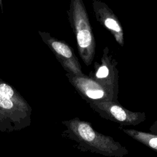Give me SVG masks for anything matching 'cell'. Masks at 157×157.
<instances>
[{
  "label": "cell",
  "mask_w": 157,
  "mask_h": 157,
  "mask_svg": "<svg viewBox=\"0 0 157 157\" xmlns=\"http://www.w3.org/2000/svg\"><path fill=\"white\" fill-rule=\"evenodd\" d=\"M117 64V61L110 53L109 47H105L102 51L101 63L95 62L93 71L88 75L106 88L117 99L119 90Z\"/></svg>",
  "instance_id": "277c9868"
},
{
  "label": "cell",
  "mask_w": 157,
  "mask_h": 157,
  "mask_svg": "<svg viewBox=\"0 0 157 157\" xmlns=\"http://www.w3.org/2000/svg\"><path fill=\"white\" fill-rule=\"evenodd\" d=\"M92 110L105 120H110L121 126H136L146 119L145 112H132L124 107L118 101L90 102Z\"/></svg>",
  "instance_id": "3957f363"
},
{
  "label": "cell",
  "mask_w": 157,
  "mask_h": 157,
  "mask_svg": "<svg viewBox=\"0 0 157 157\" xmlns=\"http://www.w3.org/2000/svg\"><path fill=\"white\" fill-rule=\"evenodd\" d=\"M67 76L78 94L88 104L94 102L118 101L106 88L86 74L73 75L67 74Z\"/></svg>",
  "instance_id": "5b68a950"
},
{
  "label": "cell",
  "mask_w": 157,
  "mask_h": 157,
  "mask_svg": "<svg viewBox=\"0 0 157 157\" xmlns=\"http://www.w3.org/2000/svg\"><path fill=\"white\" fill-rule=\"evenodd\" d=\"M50 45L54 52L61 59L63 65L69 72L68 74L73 75H83L85 74L73 49L69 45L57 40H52Z\"/></svg>",
  "instance_id": "52a82bcc"
},
{
  "label": "cell",
  "mask_w": 157,
  "mask_h": 157,
  "mask_svg": "<svg viewBox=\"0 0 157 157\" xmlns=\"http://www.w3.org/2000/svg\"><path fill=\"white\" fill-rule=\"evenodd\" d=\"M125 134L157 153V135L133 129L119 128Z\"/></svg>",
  "instance_id": "ba28073f"
},
{
  "label": "cell",
  "mask_w": 157,
  "mask_h": 157,
  "mask_svg": "<svg viewBox=\"0 0 157 157\" xmlns=\"http://www.w3.org/2000/svg\"><path fill=\"white\" fill-rule=\"evenodd\" d=\"M149 130L151 133L157 135V120L151 124L149 128Z\"/></svg>",
  "instance_id": "8fae6325"
},
{
  "label": "cell",
  "mask_w": 157,
  "mask_h": 157,
  "mask_svg": "<svg viewBox=\"0 0 157 157\" xmlns=\"http://www.w3.org/2000/svg\"><path fill=\"white\" fill-rule=\"evenodd\" d=\"M0 107L9 109L13 107V103L10 98L2 96L0 94Z\"/></svg>",
  "instance_id": "30bf717a"
},
{
  "label": "cell",
  "mask_w": 157,
  "mask_h": 157,
  "mask_svg": "<svg viewBox=\"0 0 157 157\" xmlns=\"http://www.w3.org/2000/svg\"><path fill=\"white\" fill-rule=\"evenodd\" d=\"M92 7L96 20L111 33L121 47H123L124 44L123 29L119 19L112 10L107 4L98 0L92 1Z\"/></svg>",
  "instance_id": "8992f818"
},
{
  "label": "cell",
  "mask_w": 157,
  "mask_h": 157,
  "mask_svg": "<svg viewBox=\"0 0 157 157\" xmlns=\"http://www.w3.org/2000/svg\"><path fill=\"white\" fill-rule=\"evenodd\" d=\"M13 90L12 88L7 84H0V94L2 96L10 98L13 95Z\"/></svg>",
  "instance_id": "9c48e42d"
},
{
  "label": "cell",
  "mask_w": 157,
  "mask_h": 157,
  "mask_svg": "<svg viewBox=\"0 0 157 157\" xmlns=\"http://www.w3.org/2000/svg\"><path fill=\"white\" fill-rule=\"evenodd\" d=\"M68 15L75 34L78 55L84 64L88 66L94 58L96 41L83 1L72 0Z\"/></svg>",
  "instance_id": "7a4b0ae2"
},
{
  "label": "cell",
  "mask_w": 157,
  "mask_h": 157,
  "mask_svg": "<svg viewBox=\"0 0 157 157\" xmlns=\"http://www.w3.org/2000/svg\"><path fill=\"white\" fill-rule=\"evenodd\" d=\"M65 124L68 136L77 143V148L81 151L108 157H123L129 153L125 147L112 137L94 130L89 121L75 117Z\"/></svg>",
  "instance_id": "6da1fadb"
}]
</instances>
